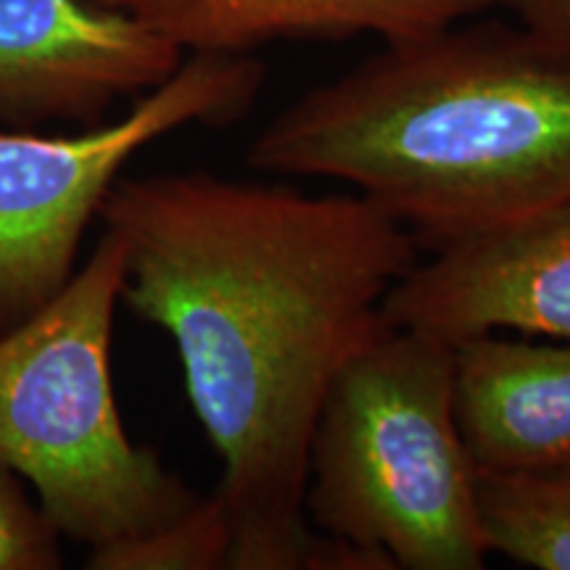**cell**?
I'll list each match as a JSON object with an SVG mask.
<instances>
[{
  "instance_id": "13",
  "label": "cell",
  "mask_w": 570,
  "mask_h": 570,
  "mask_svg": "<svg viewBox=\"0 0 570 570\" xmlns=\"http://www.w3.org/2000/svg\"><path fill=\"white\" fill-rule=\"evenodd\" d=\"M510 11L547 48L570 53V0H512Z\"/></svg>"
},
{
  "instance_id": "7",
  "label": "cell",
  "mask_w": 570,
  "mask_h": 570,
  "mask_svg": "<svg viewBox=\"0 0 570 570\" xmlns=\"http://www.w3.org/2000/svg\"><path fill=\"white\" fill-rule=\"evenodd\" d=\"M383 317L449 344L502 327L570 341V198L433 248L389 291Z\"/></svg>"
},
{
  "instance_id": "4",
  "label": "cell",
  "mask_w": 570,
  "mask_h": 570,
  "mask_svg": "<svg viewBox=\"0 0 570 570\" xmlns=\"http://www.w3.org/2000/svg\"><path fill=\"white\" fill-rule=\"evenodd\" d=\"M304 510L396 568L487 566L479 468L454 410V344L386 325L344 362L309 444Z\"/></svg>"
},
{
  "instance_id": "10",
  "label": "cell",
  "mask_w": 570,
  "mask_h": 570,
  "mask_svg": "<svg viewBox=\"0 0 570 570\" xmlns=\"http://www.w3.org/2000/svg\"><path fill=\"white\" fill-rule=\"evenodd\" d=\"M489 552L539 570H570V465L479 473Z\"/></svg>"
},
{
  "instance_id": "6",
  "label": "cell",
  "mask_w": 570,
  "mask_h": 570,
  "mask_svg": "<svg viewBox=\"0 0 570 570\" xmlns=\"http://www.w3.org/2000/svg\"><path fill=\"white\" fill-rule=\"evenodd\" d=\"M183 59L175 42L90 0H0V127H96Z\"/></svg>"
},
{
  "instance_id": "9",
  "label": "cell",
  "mask_w": 570,
  "mask_h": 570,
  "mask_svg": "<svg viewBox=\"0 0 570 570\" xmlns=\"http://www.w3.org/2000/svg\"><path fill=\"white\" fill-rule=\"evenodd\" d=\"M125 13L183 53L252 56L273 40L386 42L444 30L512 0H90Z\"/></svg>"
},
{
  "instance_id": "3",
  "label": "cell",
  "mask_w": 570,
  "mask_h": 570,
  "mask_svg": "<svg viewBox=\"0 0 570 570\" xmlns=\"http://www.w3.org/2000/svg\"><path fill=\"white\" fill-rule=\"evenodd\" d=\"M122 281V246L104 230L59 294L0 336V465L30 483L48 523L88 547L96 570L202 502L119 417L111 336Z\"/></svg>"
},
{
  "instance_id": "5",
  "label": "cell",
  "mask_w": 570,
  "mask_h": 570,
  "mask_svg": "<svg viewBox=\"0 0 570 570\" xmlns=\"http://www.w3.org/2000/svg\"><path fill=\"white\" fill-rule=\"evenodd\" d=\"M265 80L254 53H190L122 119L75 135L0 130V336L71 281L85 233L135 154L185 125L240 122Z\"/></svg>"
},
{
  "instance_id": "12",
  "label": "cell",
  "mask_w": 570,
  "mask_h": 570,
  "mask_svg": "<svg viewBox=\"0 0 570 570\" xmlns=\"http://www.w3.org/2000/svg\"><path fill=\"white\" fill-rule=\"evenodd\" d=\"M61 562V537L19 475L0 465V570H56Z\"/></svg>"
},
{
  "instance_id": "11",
  "label": "cell",
  "mask_w": 570,
  "mask_h": 570,
  "mask_svg": "<svg viewBox=\"0 0 570 570\" xmlns=\"http://www.w3.org/2000/svg\"><path fill=\"white\" fill-rule=\"evenodd\" d=\"M230 529L217 497H202L188 515L117 552L104 570H214L227 568Z\"/></svg>"
},
{
  "instance_id": "8",
  "label": "cell",
  "mask_w": 570,
  "mask_h": 570,
  "mask_svg": "<svg viewBox=\"0 0 570 570\" xmlns=\"http://www.w3.org/2000/svg\"><path fill=\"white\" fill-rule=\"evenodd\" d=\"M454 410L479 473L570 465V344H454Z\"/></svg>"
},
{
  "instance_id": "2",
  "label": "cell",
  "mask_w": 570,
  "mask_h": 570,
  "mask_svg": "<svg viewBox=\"0 0 570 570\" xmlns=\"http://www.w3.org/2000/svg\"><path fill=\"white\" fill-rule=\"evenodd\" d=\"M246 161L354 185L433 252L570 198V53L504 21L386 42L285 106Z\"/></svg>"
},
{
  "instance_id": "1",
  "label": "cell",
  "mask_w": 570,
  "mask_h": 570,
  "mask_svg": "<svg viewBox=\"0 0 570 570\" xmlns=\"http://www.w3.org/2000/svg\"><path fill=\"white\" fill-rule=\"evenodd\" d=\"M101 223L122 304L169 333L223 479L233 570L309 568V444L333 377L389 320L417 240L367 196L212 173L119 177Z\"/></svg>"
}]
</instances>
